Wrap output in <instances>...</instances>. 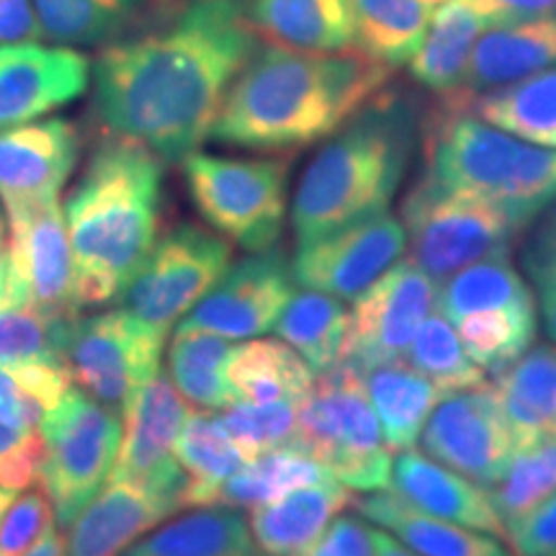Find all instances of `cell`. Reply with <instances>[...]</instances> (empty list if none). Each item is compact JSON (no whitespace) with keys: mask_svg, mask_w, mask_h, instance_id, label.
I'll return each mask as SVG.
<instances>
[{"mask_svg":"<svg viewBox=\"0 0 556 556\" xmlns=\"http://www.w3.org/2000/svg\"><path fill=\"white\" fill-rule=\"evenodd\" d=\"M374 546H377V556H420L392 536V533L374 528Z\"/></svg>","mask_w":556,"mask_h":556,"instance_id":"obj_54","label":"cell"},{"mask_svg":"<svg viewBox=\"0 0 556 556\" xmlns=\"http://www.w3.org/2000/svg\"><path fill=\"white\" fill-rule=\"evenodd\" d=\"M400 219L409 240V261L435 283L471 263L505 255L523 225L492 201L443 189L426 173L402 199Z\"/></svg>","mask_w":556,"mask_h":556,"instance_id":"obj_7","label":"cell"},{"mask_svg":"<svg viewBox=\"0 0 556 556\" xmlns=\"http://www.w3.org/2000/svg\"><path fill=\"white\" fill-rule=\"evenodd\" d=\"M253 31L299 52H345L353 47V0H245Z\"/></svg>","mask_w":556,"mask_h":556,"instance_id":"obj_23","label":"cell"},{"mask_svg":"<svg viewBox=\"0 0 556 556\" xmlns=\"http://www.w3.org/2000/svg\"><path fill=\"white\" fill-rule=\"evenodd\" d=\"M353 507L361 518L392 533L409 552L420 556H513L497 536L428 516L392 490L353 497Z\"/></svg>","mask_w":556,"mask_h":556,"instance_id":"obj_24","label":"cell"},{"mask_svg":"<svg viewBox=\"0 0 556 556\" xmlns=\"http://www.w3.org/2000/svg\"><path fill=\"white\" fill-rule=\"evenodd\" d=\"M274 332L307 361L312 371L325 374L343 358L348 309L343 299L323 294V291H294Z\"/></svg>","mask_w":556,"mask_h":556,"instance_id":"obj_37","label":"cell"},{"mask_svg":"<svg viewBox=\"0 0 556 556\" xmlns=\"http://www.w3.org/2000/svg\"><path fill=\"white\" fill-rule=\"evenodd\" d=\"M336 479L323 464L309 454L294 446L268 451L253 462H248L238 475L229 477L225 484L214 492L212 503L222 507H258L274 500L289 495L299 486L323 484ZM206 505V507H208Z\"/></svg>","mask_w":556,"mask_h":556,"instance_id":"obj_38","label":"cell"},{"mask_svg":"<svg viewBox=\"0 0 556 556\" xmlns=\"http://www.w3.org/2000/svg\"><path fill=\"white\" fill-rule=\"evenodd\" d=\"M258 41L245 0H165L101 50L90 75L96 116L109 137L184 163L208 139Z\"/></svg>","mask_w":556,"mask_h":556,"instance_id":"obj_1","label":"cell"},{"mask_svg":"<svg viewBox=\"0 0 556 556\" xmlns=\"http://www.w3.org/2000/svg\"><path fill=\"white\" fill-rule=\"evenodd\" d=\"M229 258L232 245L222 235L197 225H178L157 238L116 302L168 338L173 325L189 315L219 281Z\"/></svg>","mask_w":556,"mask_h":556,"instance_id":"obj_10","label":"cell"},{"mask_svg":"<svg viewBox=\"0 0 556 556\" xmlns=\"http://www.w3.org/2000/svg\"><path fill=\"white\" fill-rule=\"evenodd\" d=\"M5 235H9V217H5V212L3 208H0V258H3L5 255Z\"/></svg>","mask_w":556,"mask_h":556,"instance_id":"obj_56","label":"cell"},{"mask_svg":"<svg viewBox=\"0 0 556 556\" xmlns=\"http://www.w3.org/2000/svg\"><path fill=\"white\" fill-rule=\"evenodd\" d=\"M75 319H58L41 312L18 283L5 250L0 258V366L31 364V361L65 364L62 353H65L67 330Z\"/></svg>","mask_w":556,"mask_h":556,"instance_id":"obj_31","label":"cell"},{"mask_svg":"<svg viewBox=\"0 0 556 556\" xmlns=\"http://www.w3.org/2000/svg\"><path fill=\"white\" fill-rule=\"evenodd\" d=\"M227 338L206 330H176L168 366L173 384L186 400L204 409L232 407L235 392L227 381V361L232 356Z\"/></svg>","mask_w":556,"mask_h":556,"instance_id":"obj_39","label":"cell"},{"mask_svg":"<svg viewBox=\"0 0 556 556\" xmlns=\"http://www.w3.org/2000/svg\"><path fill=\"white\" fill-rule=\"evenodd\" d=\"M302 556H377L374 528L356 516H338Z\"/></svg>","mask_w":556,"mask_h":556,"instance_id":"obj_48","label":"cell"},{"mask_svg":"<svg viewBox=\"0 0 556 556\" xmlns=\"http://www.w3.org/2000/svg\"><path fill=\"white\" fill-rule=\"evenodd\" d=\"M409 364L426 374L443 394L462 392L484 381V371L464 351L462 338L441 312L428 315L407 351Z\"/></svg>","mask_w":556,"mask_h":556,"instance_id":"obj_42","label":"cell"},{"mask_svg":"<svg viewBox=\"0 0 556 556\" xmlns=\"http://www.w3.org/2000/svg\"><path fill=\"white\" fill-rule=\"evenodd\" d=\"M520 263L536 289L556 281V204L533 219L531 232L520 248Z\"/></svg>","mask_w":556,"mask_h":556,"instance_id":"obj_46","label":"cell"},{"mask_svg":"<svg viewBox=\"0 0 556 556\" xmlns=\"http://www.w3.org/2000/svg\"><path fill=\"white\" fill-rule=\"evenodd\" d=\"M495 387L516 451L556 435V345L528 348L516 364L497 374Z\"/></svg>","mask_w":556,"mask_h":556,"instance_id":"obj_28","label":"cell"},{"mask_svg":"<svg viewBox=\"0 0 556 556\" xmlns=\"http://www.w3.org/2000/svg\"><path fill=\"white\" fill-rule=\"evenodd\" d=\"M422 451L479 486H492L516 456L495 384L443 394L420 435Z\"/></svg>","mask_w":556,"mask_h":556,"instance_id":"obj_12","label":"cell"},{"mask_svg":"<svg viewBox=\"0 0 556 556\" xmlns=\"http://www.w3.org/2000/svg\"><path fill=\"white\" fill-rule=\"evenodd\" d=\"M435 11L422 0H353V50L392 70L405 67L420 50Z\"/></svg>","mask_w":556,"mask_h":556,"instance_id":"obj_35","label":"cell"},{"mask_svg":"<svg viewBox=\"0 0 556 556\" xmlns=\"http://www.w3.org/2000/svg\"><path fill=\"white\" fill-rule=\"evenodd\" d=\"M361 377H364L368 402L379 417L389 451L400 454V451L415 448L430 413L443 397L441 389L405 361L371 366Z\"/></svg>","mask_w":556,"mask_h":556,"instance_id":"obj_27","label":"cell"},{"mask_svg":"<svg viewBox=\"0 0 556 556\" xmlns=\"http://www.w3.org/2000/svg\"><path fill=\"white\" fill-rule=\"evenodd\" d=\"M45 441L39 433H21L0 422V486L18 492L37 479Z\"/></svg>","mask_w":556,"mask_h":556,"instance_id":"obj_45","label":"cell"},{"mask_svg":"<svg viewBox=\"0 0 556 556\" xmlns=\"http://www.w3.org/2000/svg\"><path fill=\"white\" fill-rule=\"evenodd\" d=\"M394 70L353 52L258 47L229 88L208 139L255 152L323 142L389 88Z\"/></svg>","mask_w":556,"mask_h":556,"instance_id":"obj_2","label":"cell"},{"mask_svg":"<svg viewBox=\"0 0 556 556\" xmlns=\"http://www.w3.org/2000/svg\"><path fill=\"white\" fill-rule=\"evenodd\" d=\"M291 446L309 454L351 490L377 492L389 486L392 451L368 402L364 377L343 361L319 374V381L299 402Z\"/></svg>","mask_w":556,"mask_h":556,"instance_id":"obj_6","label":"cell"},{"mask_svg":"<svg viewBox=\"0 0 556 556\" xmlns=\"http://www.w3.org/2000/svg\"><path fill=\"white\" fill-rule=\"evenodd\" d=\"M88 58L73 47L21 41L0 47V131L39 122L88 90Z\"/></svg>","mask_w":556,"mask_h":556,"instance_id":"obj_18","label":"cell"},{"mask_svg":"<svg viewBox=\"0 0 556 556\" xmlns=\"http://www.w3.org/2000/svg\"><path fill=\"white\" fill-rule=\"evenodd\" d=\"M435 281L413 261H397L348 312L343 364L366 368L407 356L409 343L435 304Z\"/></svg>","mask_w":556,"mask_h":556,"instance_id":"obj_13","label":"cell"},{"mask_svg":"<svg viewBox=\"0 0 556 556\" xmlns=\"http://www.w3.org/2000/svg\"><path fill=\"white\" fill-rule=\"evenodd\" d=\"M518 556H556V492L507 531Z\"/></svg>","mask_w":556,"mask_h":556,"instance_id":"obj_47","label":"cell"},{"mask_svg":"<svg viewBox=\"0 0 556 556\" xmlns=\"http://www.w3.org/2000/svg\"><path fill=\"white\" fill-rule=\"evenodd\" d=\"M173 454L186 475V507H206L214 492L248 464L219 417L206 413L189 415Z\"/></svg>","mask_w":556,"mask_h":556,"instance_id":"obj_36","label":"cell"},{"mask_svg":"<svg viewBox=\"0 0 556 556\" xmlns=\"http://www.w3.org/2000/svg\"><path fill=\"white\" fill-rule=\"evenodd\" d=\"M556 67V13L484 31L471 52L467 75L456 93L438 99L464 109L479 93L495 90L528 75Z\"/></svg>","mask_w":556,"mask_h":556,"instance_id":"obj_20","label":"cell"},{"mask_svg":"<svg viewBox=\"0 0 556 556\" xmlns=\"http://www.w3.org/2000/svg\"><path fill=\"white\" fill-rule=\"evenodd\" d=\"M80 157V131L67 119H39L0 131L3 208L60 197Z\"/></svg>","mask_w":556,"mask_h":556,"instance_id":"obj_19","label":"cell"},{"mask_svg":"<svg viewBox=\"0 0 556 556\" xmlns=\"http://www.w3.org/2000/svg\"><path fill=\"white\" fill-rule=\"evenodd\" d=\"M407 232L394 214L364 219L296 248L291 261L294 281L304 289L338 299H356L402 261Z\"/></svg>","mask_w":556,"mask_h":556,"instance_id":"obj_16","label":"cell"},{"mask_svg":"<svg viewBox=\"0 0 556 556\" xmlns=\"http://www.w3.org/2000/svg\"><path fill=\"white\" fill-rule=\"evenodd\" d=\"M490 29L556 13V0H471Z\"/></svg>","mask_w":556,"mask_h":556,"instance_id":"obj_50","label":"cell"},{"mask_svg":"<svg viewBox=\"0 0 556 556\" xmlns=\"http://www.w3.org/2000/svg\"><path fill=\"white\" fill-rule=\"evenodd\" d=\"M54 523V510L47 495L26 492L13 500L0 520V556H24Z\"/></svg>","mask_w":556,"mask_h":556,"instance_id":"obj_44","label":"cell"},{"mask_svg":"<svg viewBox=\"0 0 556 556\" xmlns=\"http://www.w3.org/2000/svg\"><path fill=\"white\" fill-rule=\"evenodd\" d=\"M536 291H539L541 317H544V328L548 332V338L556 343V281L548 283V287H541Z\"/></svg>","mask_w":556,"mask_h":556,"instance_id":"obj_53","label":"cell"},{"mask_svg":"<svg viewBox=\"0 0 556 556\" xmlns=\"http://www.w3.org/2000/svg\"><path fill=\"white\" fill-rule=\"evenodd\" d=\"M227 381L238 402H302L315 384V371L283 340H250L232 348V356L227 361Z\"/></svg>","mask_w":556,"mask_h":556,"instance_id":"obj_30","label":"cell"},{"mask_svg":"<svg viewBox=\"0 0 556 556\" xmlns=\"http://www.w3.org/2000/svg\"><path fill=\"white\" fill-rule=\"evenodd\" d=\"M353 505L351 486L338 479L299 486L274 503L250 510V531L270 556H302L328 531L343 507Z\"/></svg>","mask_w":556,"mask_h":556,"instance_id":"obj_25","label":"cell"},{"mask_svg":"<svg viewBox=\"0 0 556 556\" xmlns=\"http://www.w3.org/2000/svg\"><path fill=\"white\" fill-rule=\"evenodd\" d=\"M165 336L127 309L75 319L65 340V364L83 392L122 409L160 371Z\"/></svg>","mask_w":556,"mask_h":556,"instance_id":"obj_11","label":"cell"},{"mask_svg":"<svg viewBox=\"0 0 556 556\" xmlns=\"http://www.w3.org/2000/svg\"><path fill=\"white\" fill-rule=\"evenodd\" d=\"M45 409L21 389L11 366H0V422L21 433H39Z\"/></svg>","mask_w":556,"mask_h":556,"instance_id":"obj_49","label":"cell"},{"mask_svg":"<svg viewBox=\"0 0 556 556\" xmlns=\"http://www.w3.org/2000/svg\"><path fill=\"white\" fill-rule=\"evenodd\" d=\"M464 351L482 371L503 374L533 345L539 330L536 309L479 312L456 323Z\"/></svg>","mask_w":556,"mask_h":556,"instance_id":"obj_41","label":"cell"},{"mask_svg":"<svg viewBox=\"0 0 556 556\" xmlns=\"http://www.w3.org/2000/svg\"><path fill=\"white\" fill-rule=\"evenodd\" d=\"M189 415L168 374L157 371L124 402L122 443L111 479L144 484L186 507V475L173 448Z\"/></svg>","mask_w":556,"mask_h":556,"instance_id":"obj_14","label":"cell"},{"mask_svg":"<svg viewBox=\"0 0 556 556\" xmlns=\"http://www.w3.org/2000/svg\"><path fill=\"white\" fill-rule=\"evenodd\" d=\"M122 556H270L238 507L208 505L131 544Z\"/></svg>","mask_w":556,"mask_h":556,"instance_id":"obj_29","label":"cell"},{"mask_svg":"<svg viewBox=\"0 0 556 556\" xmlns=\"http://www.w3.org/2000/svg\"><path fill=\"white\" fill-rule=\"evenodd\" d=\"M163 180L165 160L129 139L109 137L88 157L62 204L78 309L116 302L152 253Z\"/></svg>","mask_w":556,"mask_h":556,"instance_id":"obj_3","label":"cell"},{"mask_svg":"<svg viewBox=\"0 0 556 556\" xmlns=\"http://www.w3.org/2000/svg\"><path fill=\"white\" fill-rule=\"evenodd\" d=\"M556 492V435H544L531 446L518 448L510 467L495 484L486 486V497L510 531L518 520L536 510Z\"/></svg>","mask_w":556,"mask_h":556,"instance_id":"obj_40","label":"cell"},{"mask_svg":"<svg viewBox=\"0 0 556 556\" xmlns=\"http://www.w3.org/2000/svg\"><path fill=\"white\" fill-rule=\"evenodd\" d=\"M178 510L176 500L150 486L111 479L70 526L65 556H119Z\"/></svg>","mask_w":556,"mask_h":556,"instance_id":"obj_21","label":"cell"},{"mask_svg":"<svg viewBox=\"0 0 556 556\" xmlns=\"http://www.w3.org/2000/svg\"><path fill=\"white\" fill-rule=\"evenodd\" d=\"M490 31L471 0H448L433 13L420 50L409 60V75L435 99L456 93L467 75L471 52L482 34Z\"/></svg>","mask_w":556,"mask_h":556,"instance_id":"obj_26","label":"cell"},{"mask_svg":"<svg viewBox=\"0 0 556 556\" xmlns=\"http://www.w3.org/2000/svg\"><path fill=\"white\" fill-rule=\"evenodd\" d=\"M420 109L384 88L317 150L291 201L296 248L389 212L420 137Z\"/></svg>","mask_w":556,"mask_h":556,"instance_id":"obj_4","label":"cell"},{"mask_svg":"<svg viewBox=\"0 0 556 556\" xmlns=\"http://www.w3.org/2000/svg\"><path fill=\"white\" fill-rule=\"evenodd\" d=\"M387 490H392L394 495L407 500L409 505L428 516L507 539L503 520L497 518L484 486L438 464L426 451H400L392 462V477H389Z\"/></svg>","mask_w":556,"mask_h":556,"instance_id":"obj_22","label":"cell"},{"mask_svg":"<svg viewBox=\"0 0 556 556\" xmlns=\"http://www.w3.org/2000/svg\"><path fill=\"white\" fill-rule=\"evenodd\" d=\"M189 197L225 240L250 253L278 245L289 206L287 157H229L191 152L184 160Z\"/></svg>","mask_w":556,"mask_h":556,"instance_id":"obj_8","label":"cell"},{"mask_svg":"<svg viewBox=\"0 0 556 556\" xmlns=\"http://www.w3.org/2000/svg\"><path fill=\"white\" fill-rule=\"evenodd\" d=\"M464 111L507 135L556 150V67L479 93Z\"/></svg>","mask_w":556,"mask_h":556,"instance_id":"obj_33","label":"cell"},{"mask_svg":"<svg viewBox=\"0 0 556 556\" xmlns=\"http://www.w3.org/2000/svg\"><path fill=\"white\" fill-rule=\"evenodd\" d=\"M294 274L281 248L261 250L232 266L178 323V330H206L227 340L266 336L294 296Z\"/></svg>","mask_w":556,"mask_h":556,"instance_id":"obj_15","label":"cell"},{"mask_svg":"<svg viewBox=\"0 0 556 556\" xmlns=\"http://www.w3.org/2000/svg\"><path fill=\"white\" fill-rule=\"evenodd\" d=\"M45 39L31 0H0V47Z\"/></svg>","mask_w":556,"mask_h":556,"instance_id":"obj_51","label":"cell"},{"mask_svg":"<svg viewBox=\"0 0 556 556\" xmlns=\"http://www.w3.org/2000/svg\"><path fill=\"white\" fill-rule=\"evenodd\" d=\"M24 556H65V539L60 536L58 526L52 523L50 528H47L37 544H34Z\"/></svg>","mask_w":556,"mask_h":556,"instance_id":"obj_52","label":"cell"},{"mask_svg":"<svg viewBox=\"0 0 556 556\" xmlns=\"http://www.w3.org/2000/svg\"><path fill=\"white\" fill-rule=\"evenodd\" d=\"M45 441L37 479L62 528L90 505L114 471L122 422L114 407L70 387L65 400L41 420Z\"/></svg>","mask_w":556,"mask_h":556,"instance_id":"obj_9","label":"cell"},{"mask_svg":"<svg viewBox=\"0 0 556 556\" xmlns=\"http://www.w3.org/2000/svg\"><path fill=\"white\" fill-rule=\"evenodd\" d=\"M299 402L283 400L270 405H250V402H235L232 407L219 415L222 426L238 443L248 462L258 458L268 451L291 446L296 435Z\"/></svg>","mask_w":556,"mask_h":556,"instance_id":"obj_43","label":"cell"},{"mask_svg":"<svg viewBox=\"0 0 556 556\" xmlns=\"http://www.w3.org/2000/svg\"><path fill=\"white\" fill-rule=\"evenodd\" d=\"M435 307L451 325L479 312L536 309V296L513 266L510 253L462 268L435 291Z\"/></svg>","mask_w":556,"mask_h":556,"instance_id":"obj_34","label":"cell"},{"mask_svg":"<svg viewBox=\"0 0 556 556\" xmlns=\"http://www.w3.org/2000/svg\"><path fill=\"white\" fill-rule=\"evenodd\" d=\"M426 176L503 206L520 225L556 204V150L526 142L464 109L435 101L420 124Z\"/></svg>","mask_w":556,"mask_h":556,"instance_id":"obj_5","label":"cell"},{"mask_svg":"<svg viewBox=\"0 0 556 556\" xmlns=\"http://www.w3.org/2000/svg\"><path fill=\"white\" fill-rule=\"evenodd\" d=\"M45 39L86 50L106 47L148 18L157 0H31Z\"/></svg>","mask_w":556,"mask_h":556,"instance_id":"obj_32","label":"cell"},{"mask_svg":"<svg viewBox=\"0 0 556 556\" xmlns=\"http://www.w3.org/2000/svg\"><path fill=\"white\" fill-rule=\"evenodd\" d=\"M13 500H16V492H11V490H5V486H0V520H3L5 510H9V505L13 503Z\"/></svg>","mask_w":556,"mask_h":556,"instance_id":"obj_55","label":"cell"},{"mask_svg":"<svg viewBox=\"0 0 556 556\" xmlns=\"http://www.w3.org/2000/svg\"><path fill=\"white\" fill-rule=\"evenodd\" d=\"M9 217V261L26 296L47 315L75 319L73 250L60 197L5 208Z\"/></svg>","mask_w":556,"mask_h":556,"instance_id":"obj_17","label":"cell"}]
</instances>
